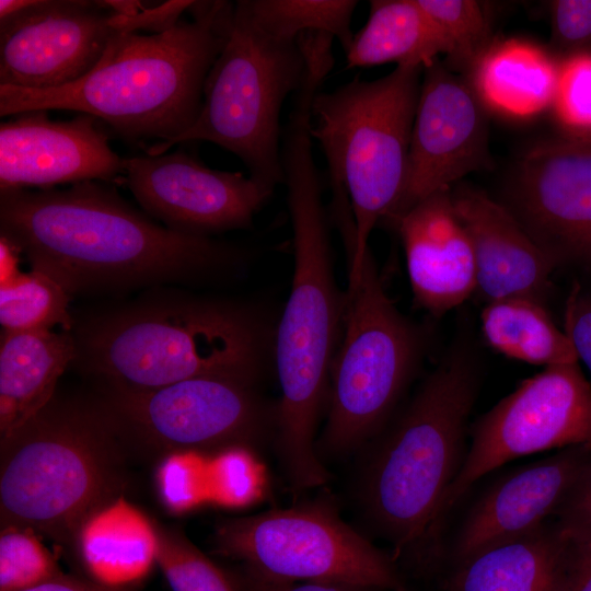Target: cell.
I'll return each instance as SVG.
<instances>
[{
	"label": "cell",
	"mask_w": 591,
	"mask_h": 591,
	"mask_svg": "<svg viewBox=\"0 0 591 591\" xmlns=\"http://www.w3.org/2000/svg\"><path fill=\"white\" fill-rule=\"evenodd\" d=\"M1 237L34 270L76 293L217 277L244 263L234 244L181 233L129 205L109 184L0 192Z\"/></svg>",
	"instance_id": "1"
},
{
	"label": "cell",
	"mask_w": 591,
	"mask_h": 591,
	"mask_svg": "<svg viewBox=\"0 0 591 591\" xmlns=\"http://www.w3.org/2000/svg\"><path fill=\"white\" fill-rule=\"evenodd\" d=\"M283 183L292 227L293 275L277 320L274 361L280 385L275 440L294 490L322 486L328 474L315 443L327 407L331 369L343 331L345 292L334 274L329 217L312 151L310 118H288L281 139Z\"/></svg>",
	"instance_id": "2"
},
{
	"label": "cell",
	"mask_w": 591,
	"mask_h": 591,
	"mask_svg": "<svg viewBox=\"0 0 591 591\" xmlns=\"http://www.w3.org/2000/svg\"><path fill=\"white\" fill-rule=\"evenodd\" d=\"M234 2L194 1L192 20L117 34L81 79L54 89L0 85V116L63 109L94 116L130 141L166 143L196 121L207 76L228 39Z\"/></svg>",
	"instance_id": "3"
},
{
	"label": "cell",
	"mask_w": 591,
	"mask_h": 591,
	"mask_svg": "<svg viewBox=\"0 0 591 591\" xmlns=\"http://www.w3.org/2000/svg\"><path fill=\"white\" fill-rule=\"evenodd\" d=\"M276 321L242 302L189 298L106 314L74 335V362L97 384L152 390L205 376L259 381Z\"/></svg>",
	"instance_id": "4"
},
{
	"label": "cell",
	"mask_w": 591,
	"mask_h": 591,
	"mask_svg": "<svg viewBox=\"0 0 591 591\" xmlns=\"http://www.w3.org/2000/svg\"><path fill=\"white\" fill-rule=\"evenodd\" d=\"M476 393L472 357L456 348L420 384L371 451L359 499L397 557L429 561L440 552L443 503L465 459Z\"/></svg>",
	"instance_id": "5"
},
{
	"label": "cell",
	"mask_w": 591,
	"mask_h": 591,
	"mask_svg": "<svg viewBox=\"0 0 591 591\" xmlns=\"http://www.w3.org/2000/svg\"><path fill=\"white\" fill-rule=\"evenodd\" d=\"M131 452L96 396H55L0 439L1 526L76 547L82 523L123 496Z\"/></svg>",
	"instance_id": "6"
},
{
	"label": "cell",
	"mask_w": 591,
	"mask_h": 591,
	"mask_svg": "<svg viewBox=\"0 0 591 591\" xmlns=\"http://www.w3.org/2000/svg\"><path fill=\"white\" fill-rule=\"evenodd\" d=\"M422 71L398 65L373 81L354 79L318 91L312 102L311 138L326 158L329 179L345 188L352 213L335 222L349 273L359 271L373 229L402 194Z\"/></svg>",
	"instance_id": "7"
},
{
	"label": "cell",
	"mask_w": 591,
	"mask_h": 591,
	"mask_svg": "<svg viewBox=\"0 0 591 591\" xmlns=\"http://www.w3.org/2000/svg\"><path fill=\"white\" fill-rule=\"evenodd\" d=\"M305 71L299 38L271 33L253 15L247 0L234 2L229 36L207 76L196 121L175 139L151 144L146 153L209 141L235 154L252 178L275 188L283 183L282 104L300 89Z\"/></svg>",
	"instance_id": "8"
},
{
	"label": "cell",
	"mask_w": 591,
	"mask_h": 591,
	"mask_svg": "<svg viewBox=\"0 0 591 591\" xmlns=\"http://www.w3.org/2000/svg\"><path fill=\"white\" fill-rule=\"evenodd\" d=\"M343 331L334 357L317 453L348 454L379 433L419 363L420 328L387 296L369 250L348 273Z\"/></svg>",
	"instance_id": "9"
},
{
	"label": "cell",
	"mask_w": 591,
	"mask_h": 591,
	"mask_svg": "<svg viewBox=\"0 0 591 591\" xmlns=\"http://www.w3.org/2000/svg\"><path fill=\"white\" fill-rule=\"evenodd\" d=\"M259 381L205 376L152 390L97 384L94 393L132 453L212 451L231 445L257 449L275 438L276 405Z\"/></svg>",
	"instance_id": "10"
},
{
	"label": "cell",
	"mask_w": 591,
	"mask_h": 591,
	"mask_svg": "<svg viewBox=\"0 0 591 591\" xmlns=\"http://www.w3.org/2000/svg\"><path fill=\"white\" fill-rule=\"evenodd\" d=\"M216 552L265 576L404 591L393 560L348 525L329 499L221 521Z\"/></svg>",
	"instance_id": "11"
},
{
	"label": "cell",
	"mask_w": 591,
	"mask_h": 591,
	"mask_svg": "<svg viewBox=\"0 0 591 591\" xmlns=\"http://www.w3.org/2000/svg\"><path fill=\"white\" fill-rule=\"evenodd\" d=\"M577 445H591V382L579 362L546 367L474 424L443 521L478 479L505 463Z\"/></svg>",
	"instance_id": "12"
},
{
	"label": "cell",
	"mask_w": 591,
	"mask_h": 591,
	"mask_svg": "<svg viewBox=\"0 0 591 591\" xmlns=\"http://www.w3.org/2000/svg\"><path fill=\"white\" fill-rule=\"evenodd\" d=\"M104 1L1 0L0 85L45 90L88 74L119 33Z\"/></svg>",
	"instance_id": "13"
},
{
	"label": "cell",
	"mask_w": 591,
	"mask_h": 591,
	"mask_svg": "<svg viewBox=\"0 0 591 591\" xmlns=\"http://www.w3.org/2000/svg\"><path fill=\"white\" fill-rule=\"evenodd\" d=\"M119 184L164 227L199 236L252 228L275 189L242 172L210 169L184 151L124 158Z\"/></svg>",
	"instance_id": "14"
},
{
	"label": "cell",
	"mask_w": 591,
	"mask_h": 591,
	"mask_svg": "<svg viewBox=\"0 0 591 591\" xmlns=\"http://www.w3.org/2000/svg\"><path fill=\"white\" fill-rule=\"evenodd\" d=\"M490 162L486 119L475 91L437 59L424 67L403 190L383 222Z\"/></svg>",
	"instance_id": "15"
},
{
	"label": "cell",
	"mask_w": 591,
	"mask_h": 591,
	"mask_svg": "<svg viewBox=\"0 0 591 591\" xmlns=\"http://www.w3.org/2000/svg\"><path fill=\"white\" fill-rule=\"evenodd\" d=\"M510 200L508 209L556 266L591 265V141L531 149L519 164Z\"/></svg>",
	"instance_id": "16"
},
{
	"label": "cell",
	"mask_w": 591,
	"mask_h": 591,
	"mask_svg": "<svg viewBox=\"0 0 591 591\" xmlns=\"http://www.w3.org/2000/svg\"><path fill=\"white\" fill-rule=\"evenodd\" d=\"M0 124V192L82 182L120 183L124 158L94 116L53 120L24 112Z\"/></svg>",
	"instance_id": "17"
},
{
	"label": "cell",
	"mask_w": 591,
	"mask_h": 591,
	"mask_svg": "<svg viewBox=\"0 0 591 591\" xmlns=\"http://www.w3.org/2000/svg\"><path fill=\"white\" fill-rule=\"evenodd\" d=\"M591 461V445L557 450L494 483L474 502L459 530L454 555L474 554L528 535L556 517Z\"/></svg>",
	"instance_id": "18"
},
{
	"label": "cell",
	"mask_w": 591,
	"mask_h": 591,
	"mask_svg": "<svg viewBox=\"0 0 591 591\" xmlns=\"http://www.w3.org/2000/svg\"><path fill=\"white\" fill-rule=\"evenodd\" d=\"M386 223L401 239L419 308L440 316L476 291L474 253L451 189L430 195Z\"/></svg>",
	"instance_id": "19"
},
{
	"label": "cell",
	"mask_w": 591,
	"mask_h": 591,
	"mask_svg": "<svg viewBox=\"0 0 591 591\" xmlns=\"http://www.w3.org/2000/svg\"><path fill=\"white\" fill-rule=\"evenodd\" d=\"M451 196L473 248L476 292L487 303L508 298L542 302L556 267L552 258L507 207L484 192L459 187Z\"/></svg>",
	"instance_id": "20"
},
{
	"label": "cell",
	"mask_w": 591,
	"mask_h": 591,
	"mask_svg": "<svg viewBox=\"0 0 591 591\" xmlns=\"http://www.w3.org/2000/svg\"><path fill=\"white\" fill-rule=\"evenodd\" d=\"M78 357L69 331L1 332L0 439L38 413Z\"/></svg>",
	"instance_id": "21"
},
{
	"label": "cell",
	"mask_w": 591,
	"mask_h": 591,
	"mask_svg": "<svg viewBox=\"0 0 591 591\" xmlns=\"http://www.w3.org/2000/svg\"><path fill=\"white\" fill-rule=\"evenodd\" d=\"M157 548L154 521L123 495L82 523L74 551L93 582L118 591L149 575Z\"/></svg>",
	"instance_id": "22"
},
{
	"label": "cell",
	"mask_w": 591,
	"mask_h": 591,
	"mask_svg": "<svg viewBox=\"0 0 591 591\" xmlns=\"http://www.w3.org/2000/svg\"><path fill=\"white\" fill-rule=\"evenodd\" d=\"M571 546L557 525L487 547L459 563L451 591H557Z\"/></svg>",
	"instance_id": "23"
},
{
	"label": "cell",
	"mask_w": 591,
	"mask_h": 591,
	"mask_svg": "<svg viewBox=\"0 0 591 591\" xmlns=\"http://www.w3.org/2000/svg\"><path fill=\"white\" fill-rule=\"evenodd\" d=\"M473 71L478 96L502 114L531 116L554 103L559 67L529 43L491 45Z\"/></svg>",
	"instance_id": "24"
},
{
	"label": "cell",
	"mask_w": 591,
	"mask_h": 591,
	"mask_svg": "<svg viewBox=\"0 0 591 591\" xmlns=\"http://www.w3.org/2000/svg\"><path fill=\"white\" fill-rule=\"evenodd\" d=\"M445 53L439 31L417 0H373L367 23L346 51V63L347 68L387 62L426 67Z\"/></svg>",
	"instance_id": "25"
},
{
	"label": "cell",
	"mask_w": 591,
	"mask_h": 591,
	"mask_svg": "<svg viewBox=\"0 0 591 591\" xmlns=\"http://www.w3.org/2000/svg\"><path fill=\"white\" fill-rule=\"evenodd\" d=\"M480 321L488 345L509 358L545 368L578 362L568 337L542 302L526 298L493 301L484 308Z\"/></svg>",
	"instance_id": "26"
},
{
	"label": "cell",
	"mask_w": 591,
	"mask_h": 591,
	"mask_svg": "<svg viewBox=\"0 0 591 591\" xmlns=\"http://www.w3.org/2000/svg\"><path fill=\"white\" fill-rule=\"evenodd\" d=\"M70 293L48 275L32 269L12 273L1 281L0 323L7 332L71 328Z\"/></svg>",
	"instance_id": "27"
},
{
	"label": "cell",
	"mask_w": 591,
	"mask_h": 591,
	"mask_svg": "<svg viewBox=\"0 0 591 591\" xmlns=\"http://www.w3.org/2000/svg\"><path fill=\"white\" fill-rule=\"evenodd\" d=\"M256 20L271 33L292 39L309 32L325 33L337 39L345 53L354 33V0H247Z\"/></svg>",
	"instance_id": "28"
},
{
	"label": "cell",
	"mask_w": 591,
	"mask_h": 591,
	"mask_svg": "<svg viewBox=\"0 0 591 591\" xmlns=\"http://www.w3.org/2000/svg\"><path fill=\"white\" fill-rule=\"evenodd\" d=\"M439 31L449 61L460 69H474L491 46L489 15L474 0H417Z\"/></svg>",
	"instance_id": "29"
},
{
	"label": "cell",
	"mask_w": 591,
	"mask_h": 591,
	"mask_svg": "<svg viewBox=\"0 0 591 591\" xmlns=\"http://www.w3.org/2000/svg\"><path fill=\"white\" fill-rule=\"evenodd\" d=\"M157 566L173 591H236L224 571L177 529L154 521Z\"/></svg>",
	"instance_id": "30"
},
{
	"label": "cell",
	"mask_w": 591,
	"mask_h": 591,
	"mask_svg": "<svg viewBox=\"0 0 591 591\" xmlns=\"http://www.w3.org/2000/svg\"><path fill=\"white\" fill-rule=\"evenodd\" d=\"M60 575L36 532L18 525L1 526L0 591H24Z\"/></svg>",
	"instance_id": "31"
},
{
	"label": "cell",
	"mask_w": 591,
	"mask_h": 591,
	"mask_svg": "<svg viewBox=\"0 0 591 591\" xmlns=\"http://www.w3.org/2000/svg\"><path fill=\"white\" fill-rule=\"evenodd\" d=\"M255 452V449L244 445L213 450L218 474L215 508L240 510L266 498L268 474Z\"/></svg>",
	"instance_id": "32"
},
{
	"label": "cell",
	"mask_w": 591,
	"mask_h": 591,
	"mask_svg": "<svg viewBox=\"0 0 591 591\" xmlns=\"http://www.w3.org/2000/svg\"><path fill=\"white\" fill-rule=\"evenodd\" d=\"M553 104L566 125L591 128V56L572 57L559 67Z\"/></svg>",
	"instance_id": "33"
},
{
	"label": "cell",
	"mask_w": 591,
	"mask_h": 591,
	"mask_svg": "<svg viewBox=\"0 0 591 591\" xmlns=\"http://www.w3.org/2000/svg\"><path fill=\"white\" fill-rule=\"evenodd\" d=\"M555 518V524L572 548L591 551V461Z\"/></svg>",
	"instance_id": "34"
},
{
	"label": "cell",
	"mask_w": 591,
	"mask_h": 591,
	"mask_svg": "<svg viewBox=\"0 0 591 591\" xmlns=\"http://www.w3.org/2000/svg\"><path fill=\"white\" fill-rule=\"evenodd\" d=\"M549 8L557 46L572 49L591 42V0H556Z\"/></svg>",
	"instance_id": "35"
},
{
	"label": "cell",
	"mask_w": 591,
	"mask_h": 591,
	"mask_svg": "<svg viewBox=\"0 0 591 591\" xmlns=\"http://www.w3.org/2000/svg\"><path fill=\"white\" fill-rule=\"evenodd\" d=\"M563 331L591 379V296L582 293L579 285L572 287L566 301Z\"/></svg>",
	"instance_id": "36"
},
{
	"label": "cell",
	"mask_w": 591,
	"mask_h": 591,
	"mask_svg": "<svg viewBox=\"0 0 591 591\" xmlns=\"http://www.w3.org/2000/svg\"><path fill=\"white\" fill-rule=\"evenodd\" d=\"M236 591H370L355 584L321 581H288L275 579L243 566L233 581Z\"/></svg>",
	"instance_id": "37"
},
{
	"label": "cell",
	"mask_w": 591,
	"mask_h": 591,
	"mask_svg": "<svg viewBox=\"0 0 591 591\" xmlns=\"http://www.w3.org/2000/svg\"><path fill=\"white\" fill-rule=\"evenodd\" d=\"M557 591H591V551L571 547Z\"/></svg>",
	"instance_id": "38"
},
{
	"label": "cell",
	"mask_w": 591,
	"mask_h": 591,
	"mask_svg": "<svg viewBox=\"0 0 591 591\" xmlns=\"http://www.w3.org/2000/svg\"><path fill=\"white\" fill-rule=\"evenodd\" d=\"M24 591H115L95 582H86L60 575L53 580Z\"/></svg>",
	"instance_id": "39"
},
{
	"label": "cell",
	"mask_w": 591,
	"mask_h": 591,
	"mask_svg": "<svg viewBox=\"0 0 591 591\" xmlns=\"http://www.w3.org/2000/svg\"><path fill=\"white\" fill-rule=\"evenodd\" d=\"M587 140L591 141V138H587Z\"/></svg>",
	"instance_id": "40"
}]
</instances>
